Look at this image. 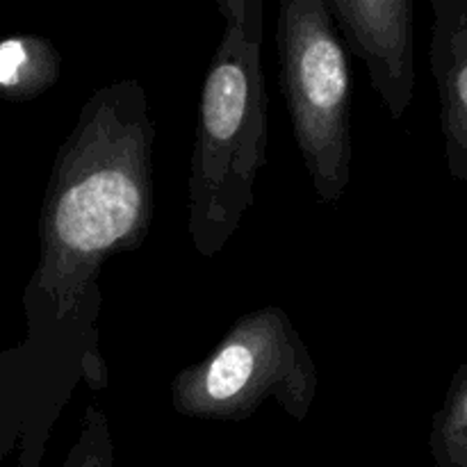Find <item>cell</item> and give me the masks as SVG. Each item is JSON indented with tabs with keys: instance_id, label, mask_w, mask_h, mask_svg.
I'll return each instance as SVG.
<instances>
[{
	"instance_id": "obj_1",
	"label": "cell",
	"mask_w": 467,
	"mask_h": 467,
	"mask_svg": "<svg viewBox=\"0 0 467 467\" xmlns=\"http://www.w3.org/2000/svg\"><path fill=\"white\" fill-rule=\"evenodd\" d=\"M155 123L135 78L96 89L55 155L39 214V263L26 304L64 404L78 383L109 386L100 351V274L153 223Z\"/></svg>"
},
{
	"instance_id": "obj_4",
	"label": "cell",
	"mask_w": 467,
	"mask_h": 467,
	"mask_svg": "<svg viewBox=\"0 0 467 467\" xmlns=\"http://www.w3.org/2000/svg\"><path fill=\"white\" fill-rule=\"evenodd\" d=\"M276 48L296 149L319 203L336 205L351 182V76L327 0H281Z\"/></svg>"
},
{
	"instance_id": "obj_6",
	"label": "cell",
	"mask_w": 467,
	"mask_h": 467,
	"mask_svg": "<svg viewBox=\"0 0 467 467\" xmlns=\"http://www.w3.org/2000/svg\"><path fill=\"white\" fill-rule=\"evenodd\" d=\"M59 53L41 36H12L0 44V94L26 100L44 94L59 78Z\"/></svg>"
},
{
	"instance_id": "obj_5",
	"label": "cell",
	"mask_w": 467,
	"mask_h": 467,
	"mask_svg": "<svg viewBox=\"0 0 467 467\" xmlns=\"http://www.w3.org/2000/svg\"><path fill=\"white\" fill-rule=\"evenodd\" d=\"M347 53L363 59L388 117L401 121L415 96L413 0H327Z\"/></svg>"
},
{
	"instance_id": "obj_2",
	"label": "cell",
	"mask_w": 467,
	"mask_h": 467,
	"mask_svg": "<svg viewBox=\"0 0 467 467\" xmlns=\"http://www.w3.org/2000/svg\"><path fill=\"white\" fill-rule=\"evenodd\" d=\"M217 12L223 30L201 87L187 178V231L203 258L222 254L254 205L269 146L265 3L219 0Z\"/></svg>"
},
{
	"instance_id": "obj_7",
	"label": "cell",
	"mask_w": 467,
	"mask_h": 467,
	"mask_svg": "<svg viewBox=\"0 0 467 467\" xmlns=\"http://www.w3.org/2000/svg\"><path fill=\"white\" fill-rule=\"evenodd\" d=\"M62 467H114V438L109 418L100 406L89 404L82 415L80 433Z\"/></svg>"
},
{
	"instance_id": "obj_3",
	"label": "cell",
	"mask_w": 467,
	"mask_h": 467,
	"mask_svg": "<svg viewBox=\"0 0 467 467\" xmlns=\"http://www.w3.org/2000/svg\"><path fill=\"white\" fill-rule=\"evenodd\" d=\"M317 365L290 315L278 306L249 310L194 365L173 377L178 415L205 422H244L274 404L306 422L317 397Z\"/></svg>"
}]
</instances>
